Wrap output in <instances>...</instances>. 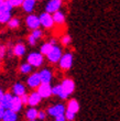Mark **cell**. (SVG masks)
<instances>
[{
	"mask_svg": "<svg viewBox=\"0 0 120 121\" xmlns=\"http://www.w3.org/2000/svg\"><path fill=\"white\" fill-rule=\"evenodd\" d=\"M28 63L34 67L41 66L43 63V54L41 53H31L28 56Z\"/></svg>",
	"mask_w": 120,
	"mask_h": 121,
	"instance_id": "1",
	"label": "cell"
},
{
	"mask_svg": "<svg viewBox=\"0 0 120 121\" xmlns=\"http://www.w3.org/2000/svg\"><path fill=\"white\" fill-rule=\"evenodd\" d=\"M62 56H63V55H62V50H61L58 46H56V45H54L53 48H52V51L46 55L48 60H50V62H52V63L60 62V60H61Z\"/></svg>",
	"mask_w": 120,
	"mask_h": 121,
	"instance_id": "2",
	"label": "cell"
},
{
	"mask_svg": "<svg viewBox=\"0 0 120 121\" xmlns=\"http://www.w3.org/2000/svg\"><path fill=\"white\" fill-rule=\"evenodd\" d=\"M39 18H40V22H41L42 26H44L46 29H50V28L53 26L54 20H53V16H51V13L43 12Z\"/></svg>",
	"mask_w": 120,
	"mask_h": 121,
	"instance_id": "3",
	"label": "cell"
},
{
	"mask_svg": "<svg viewBox=\"0 0 120 121\" xmlns=\"http://www.w3.org/2000/svg\"><path fill=\"white\" fill-rule=\"evenodd\" d=\"M73 64V55L71 53L64 54L60 60V67L62 69H70Z\"/></svg>",
	"mask_w": 120,
	"mask_h": 121,
	"instance_id": "4",
	"label": "cell"
},
{
	"mask_svg": "<svg viewBox=\"0 0 120 121\" xmlns=\"http://www.w3.org/2000/svg\"><path fill=\"white\" fill-rule=\"evenodd\" d=\"M42 84L40 73H34L28 78V86L31 88H39Z\"/></svg>",
	"mask_w": 120,
	"mask_h": 121,
	"instance_id": "5",
	"label": "cell"
},
{
	"mask_svg": "<svg viewBox=\"0 0 120 121\" xmlns=\"http://www.w3.org/2000/svg\"><path fill=\"white\" fill-rule=\"evenodd\" d=\"M61 6H62V0H50L45 7V10L49 13H55L56 11H60Z\"/></svg>",
	"mask_w": 120,
	"mask_h": 121,
	"instance_id": "6",
	"label": "cell"
},
{
	"mask_svg": "<svg viewBox=\"0 0 120 121\" xmlns=\"http://www.w3.org/2000/svg\"><path fill=\"white\" fill-rule=\"evenodd\" d=\"M25 22H27V26L32 30H35V29H39V26H41V22H40V18L34 14H30L28 16L27 20H25Z\"/></svg>",
	"mask_w": 120,
	"mask_h": 121,
	"instance_id": "7",
	"label": "cell"
},
{
	"mask_svg": "<svg viewBox=\"0 0 120 121\" xmlns=\"http://www.w3.org/2000/svg\"><path fill=\"white\" fill-rule=\"evenodd\" d=\"M52 89L53 88H51L50 84H41L40 87L38 88V92L41 95L42 98H48V97H50L53 94Z\"/></svg>",
	"mask_w": 120,
	"mask_h": 121,
	"instance_id": "8",
	"label": "cell"
},
{
	"mask_svg": "<svg viewBox=\"0 0 120 121\" xmlns=\"http://www.w3.org/2000/svg\"><path fill=\"white\" fill-rule=\"evenodd\" d=\"M64 112H65V107L63 105H55L53 107H50L48 109V113L52 117H56V116H60V115H63Z\"/></svg>",
	"mask_w": 120,
	"mask_h": 121,
	"instance_id": "9",
	"label": "cell"
},
{
	"mask_svg": "<svg viewBox=\"0 0 120 121\" xmlns=\"http://www.w3.org/2000/svg\"><path fill=\"white\" fill-rule=\"evenodd\" d=\"M62 87H63L64 91L67 94V96L71 95L74 90H75V83H74V80L70 79V78H67V79H64L62 82Z\"/></svg>",
	"mask_w": 120,
	"mask_h": 121,
	"instance_id": "10",
	"label": "cell"
},
{
	"mask_svg": "<svg viewBox=\"0 0 120 121\" xmlns=\"http://www.w3.org/2000/svg\"><path fill=\"white\" fill-rule=\"evenodd\" d=\"M13 96L11 94H4L0 99V105L6 109H11V104H12Z\"/></svg>",
	"mask_w": 120,
	"mask_h": 121,
	"instance_id": "11",
	"label": "cell"
},
{
	"mask_svg": "<svg viewBox=\"0 0 120 121\" xmlns=\"http://www.w3.org/2000/svg\"><path fill=\"white\" fill-rule=\"evenodd\" d=\"M41 99H42V97L38 91H33L32 94L29 95V106L34 107V106L39 105L40 101H41Z\"/></svg>",
	"mask_w": 120,
	"mask_h": 121,
	"instance_id": "12",
	"label": "cell"
},
{
	"mask_svg": "<svg viewBox=\"0 0 120 121\" xmlns=\"http://www.w3.org/2000/svg\"><path fill=\"white\" fill-rule=\"evenodd\" d=\"M22 105H23V102H22V100H21V97H19V96H13L12 104H11V110H13L14 112L20 111L21 108H22Z\"/></svg>",
	"mask_w": 120,
	"mask_h": 121,
	"instance_id": "13",
	"label": "cell"
},
{
	"mask_svg": "<svg viewBox=\"0 0 120 121\" xmlns=\"http://www.w3.org/2000/svg\"><path fill=\"white\" fill-rule=\"evenodd\" d=\"M42 84H50L52 80V73L49 69H43L40 72Z\"/></svg>",
	"mask_w": 120,
	"mask_h": 121,
	"instance_id": "14",
	"label": "cell"
},
{
	"mask_svg": "<svg viewBox=\"0 0 120 121\" xmlns=\"http://www.w3.org/2000/svg\"><path fill=\"white\" fill-rule=\"evenodd\" d=\"M17 112H14L11 109H7L4 115H3L2 121H17Z\"/></svg>",
	"mask_w": 120,
	"mask_h": 121,
	"instance_id": "15",
	"label": "cell"
},
{
	"mask_svg": "<svg viewBox=\"0 0 120 121\" xmlns=\"http://www.w3.org/2000/svg\"><path fill=\"white\" fill-rule=\"evenodd\" d=\"M52 91H53V94L55 96H57V97H60V98H62V99H65L67 97V94L64 91L62 85H56L55 87H53Z\"/></svg>",
	"mask_w": 120,
	"mask_h": 121,
	"instance_id": "16",
	"label": "cell"
},
{
	"mask_svg": "<svg viewBox=\"0 0 120 121\" xmlns=\"http://www.w3.org/2000/svg\"><path fill=\"white\" fill-rule=\"evenodd\" d=\"M11 11L0 9V23H8L11 19Z\"/></svg>",
	"mask_w": 120,
	"mask_h": 121,
	"instance_id": "17",
	"label": "cell"
},
{
	"mask_svg": "<svg viewBox=\"0 0 120 121\" xmlns=\"http://www.w3.org/2000/svg\"><path fill=\"white\" fill-rule=\"evenodd\" d=\"M67 110L74 112V113H77L79 110V104L77 102V100L75 99H72L68 101V105H67Z\"/></svg>",
	"mask_w": 120,
	"mask_h": 121,
	"instance_id": "18",
	"label": "cell"
},
{
	"mask_svg": "<svg viewBox=\"0 0 120 121\" xmlns=\"http://www.w3.org/2000/svg\"><path fill=\"white\" fill-rule=\"evenodd\" d=\"M13 92H14V95L16 96L21 97V96H23L25 94V87L20 83L16 84V85L13 86Z\"/></svg>",
	"mask_w": 120,
	"mask_h": 121,
	"instance_id": "19",
	"label": "cell"
},
{
	"mask_svg": "<svg viewBox=\"0 0 120 121\" xmlns=\"http://www.w3.org/2000/svg\"><path fill=\"white\" fill-rule=\"evenodd\" d=\"M25 53V46L22 44V43H19L17 44L14 48H13V54L16 56H22Z\"/></svg>",
	"mask_w": 120,
	"mask_h": 121,
	"instance_id": "20",
	"label": "cell"
},
{
	"mask_svg": "<svg viewBox=\"0 0 120 121\" xmlns=\"http://www.w3.org/2000/svg\"><path fill=\"white\" fill-rule=\"evenodd\" d=\"M35 6V0H24L22 8L25 12H31Z\"/></svg>",
	"mask_w": 120,
	"mask_h": 121,
	"instance_id": "21",
	"label": "cell"
},
{
	"mask_svg": "<svg viewBox=\"0 0 120 121\" xmlns=\"http://www.w3.org/2000/svg\"><path fill=\"white\" fill-rule=\"evenodd\" d=\"M53 20L54 23H57V24H63L64 21H65V17L61 11H56L55 13H53Z\"/></svg>",
	"mask_w": 120,
	"mask_h": 121,
	"instance_id": "22",
	"label": "cell"
},
{
	"mask_svg": "<svg viewBox=\"0 0 120 121\" xmlns=\"http://www.w3.org/2000/svg\"><path fill=\"white\" fill-rule=\"evenodd\" d=\"M38 115H39V111L35 108L32 107V108H30L28 111H27V115L25 116H27V118H28L29 120H35V119L38 118Z\"/></svg>",
	"mask_w": 120,
	"mask_h": 121,
	"instance_id": "23",
	"label": "cell"
},
{
	"mask_svg": "<svg viewBox=\"0 0 120 121\" xmlns=\"http://www.w3.org/2000/svg\"><path fill=\"white\" fill-rule=\"evenodd\" d=\"M54 45L52 43H45L41 46V54L43 55H48L51 51H52V48H53Z\"/></svg>",
	"mask_w": 120,
	"mask_h": 121,
	"instance_id": "24",
	"label": "cell"
},
{
	"mask_svg": "<svg viewBox=\"0 0 120 121\" xmlns=\"http://www.w3.org/2000/svg\"><path fill=\"white\" fill-rule=\"evenodd\" d=\"M19 24H20V22H19V20L17 19V18H11L10 21L8 22V26L11 28V29H16V28H18Z\"/></svg>",
	"mask_w": 120,
	"mask_h": 121,
	"instance_id": "25",
	"label": "cell"
},
{
	"mask_svg": "<svg viewBox=\"0 0 120 121\" xmlns=\"http://www.w3.org/2000/svg\"><path fill=\"white\" fill-rule=\"evenodd\" d=\"M20 70H21V73H23V74L30 73L32 70V65H30L29 63L23 64V65H21V67H20Z\"/></svg>",
	"mask_w": 120,
	"mask_h": 121,
	"instance_id": "26",
	"label": "cell"
},
{
	"mask_svg": "<svg viewBox=\"0 0 120 121\" xmlns=\"http://www.w3.org/2000/svg\"><path fill=\"white\" fill-rule=\"evenodd\" d=\"M31 35L36 40V41H38L39 39L42 36V31L40 29H35V30H33V32L31 33Z\"/></svg>",
	"mask_w": 120,
	"mask_h": 121,
	"instance_id": "27",
	"label": "cell"
},
{
	"mask_svg": "<svg viewBox=\"0 0 120 121\" xmlns=\"http://www.w3.org/2000/svg\"><path fill=\"white\" fill-rule=\"evenodd\" d=\"M75 115H76V113H74V112L70 111V110H66V112H65V117H66V120L73 121L74 119H75Z\"/></svg>",
	"mask_w": 120,
	"mask_h": 121,
	"instance_id": "28",
	"label": "cell"
},
{
	"mask_svg": "<svg viewBox=\"0 0 120 121\" xmlns=\"http://www.w3.org/2000/svg\"><path fill=\"white\" fill-rule=\"evenodd\" d=\"M10 2H11V4L13 7H20L23 4L24 0H10Z\"/></svg>",
	"mask_w": 120,
	"mask_h": 121,
	"instance_id": "29",
	"label": "cell"
},
{
	"mask_svg": "<svg viewBox=\"0 0 120 121\" xmlns=\"http://www.w3.org/2000/svg\"><path fill=\"white\" fill-rule=\"evenodd\" d=\"M62 43L64 45H68L71 43V36L70 35H64L63 38H62Z\"/></svg>",
	"mask_w": 120,
	"mask_h": 121,
	"instance_id": "30",
	"label": "cell"
},
{
	"mask_svg": "<svg viewBox=\"0 0 120 121\" xmlns=\"http://www.w3.org/2000/svg\"><path fill=\"white\" fill-rule=\"evenodd\" d=\"M45 117H46V112L43 111V110H41V111H39V115H38V118L40 119V120H44Z\"/></svg>",
	"mask_w": 120,
	"mask_h": 121,
	"instance_id": "31",
	"label": "cell"
},
{
	"mask_svg": "<svg viewBox=\"0 0 120 121\" xmlns=\"http://www.w3.org/2000/svg\"><path fill=\"white\" fill-rule=\"evenodd\" d=\"M21 100H22V102H23V105H29V96L28 95H23V96H21Z\"/></svg>",
	"mask_w": 120,
	"mask_h": 121,
	"instance_id": "32",
	"label": "cell"
},
{
	"mask_svg": "<svg viewBox=\"0 0 120 121\" xmlns=\"http://www.w3.org/2000/svg\"><path fill=\"white\" fill-rule=\"evenodd\" d=\"M66 120V117H65V115H60V116H56L55 117V121H65Z\"/></svg>",
	"mask_w": 120,
	"mask_h": 121,
	"instance_id": "33",
	"label": "cell"
},
{
	"mask_svg": "<svg viewBox=\"0 0 120 121\" xmlns=\"http://www.w3.org/2000/svg\"><path fill=\"white\" fill-rule=\"evenodd\" d=\"M4 54H6V48L4 46H0V60L3 58Z\"/></svg>",
	"mask_w": 120,
	"mask_h": 121,
	"instance_id": "34",
	"label": "cell"
},
{
	"mask_svg": "<svg viewBox=\"0 0 120 121\" xmlns=\"http://www.w3.org/2000/svg\"><path fill=\"white\" fill-rule=\"evenodd\" d=\"M28 41H29V43H30V45H34L35 43H36V40H35L32 35H30V36L28 38Z\"/></svg>",
	"mask_w": 120,
	"mask_h": 121,
	"instance_id": "35",
	"label": "cell"
},
{
	"mask_svg": "<svg viewBox=\"0 0 120 121\" xmlns=\"http://www.w3.org/2000/svg\"><path fill=\"white\" fill-rule=\"evenodd\" d=\"M4 112H6V109H4L2 106L0 105V119L3 118V115H4Z\"/></svg>",
	"mask_w": 120,
	"mask_h": 121,
	"instance_id": "36",
	"label": "cell"
},
{
	"mask_svg": "<svg viewBox=\"0 0 120 121\" xmlns=\"http://www.w3.org/2000/svg\"><path fill=\"white\" fill-rule=\"evenodd\" d=\"M3 95H4V94H3V92H2V90L0 89V99H1V97H2Z\"/></svg>",
	"mask_w": 120,
	"mask_h": 121,
	"instance_id": "37",
	"label": "cell"
},
{
	"mask_svg": "<svg viewBox=\"0 0 120 121\" xmlns=\"http://www.w3.org/2000/svg\"><path fill=\"white\" fill-rule=\"evenodd\" d=\"M4 1H6V0H0V6H1V4H2V3L4 2Z\"/></svg>",
	"mask_w": 120,
	"mask_h": 121,
	"instance_id": "38",
	"label": "cell"
},
{
	"mask_svg": "<svg viewBox=\"0 0 120 121\" xmlns=\"http://www.w3.org/2000/svg\"><path fill=\"white\" fill-rule=\"evenodd\" d=\"M29 121H36V120H29Z\"/></svg>",
	"mask_w": 120,
	"mask_h": 121,
	"instance_id": "39",
	"label": "cell"
},
{
	"mask_svg": "<svg viewBox=\"0 0 120 121\" xmlns=\"http://www.w3.org/2000/svg\"><path fill=\"white\" fill-rule=\"evenodd\" d=\"M6 1H10V0H6Z\"/></svg>",
	"mask_w": 120,
	"mask_h": 121,
	"instance_id": "40",
	"label": "cell"
}]
</instances>
